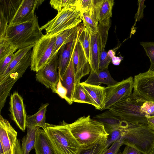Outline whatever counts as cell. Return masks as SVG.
Instances as JSON below:
<instances>
[{
    "label": "cell",
    "mask_w": 154,
    "mask_h": 154,
    "mask_svg": "<svg viewBox=\"0 0 154 154\" xmlns=\"http://www.w3.org/2000/svg\"><path fill=\"white\" fill-rule=\"evenodd\" d=\"M69 129L81 148L106 142L108 134L104 125L90 115L81 116L69 124Z\"/></svg>",
    "instance_id": "6da1fadb"
},
{
    "label": "cell",
    "mask_w": 154,
    "mask_h": 154,
    "mask_svg": "<svg viewBox=\"0 0 154 154\" xmlns=\"http://www.w3.org/2000/svg\"><path fill=\"white\" fill-rule=\"evenodd\" d=\"M35 14L31 20L21 23L8 25L5 37L10 43L20 49L34 45L44 35Z\"/></svg>",
    "instance_id": "7a4b0ae2"
},
{
    "label": "cell",
    "mask_w": 154,
    "mask_h": 154,
    "mask_svg": "<svg viewBox=\"0 0 154 154\" xmlns=\"http://www.w3.org/2000/svg\"><path fill=\"white\" fill-rule=\"evenodd\" d=\"M43 129L57 154H76L81 148L64 121L59 125L46 123Z\"/></svg>",
    "instance_id": "3957f363"
},
{
    "label": "cell",
    "mask_w": 154,
    "mask_h": 154,
    "mask_svg": "<svg viewBox=\"0 0 154 154\" xmlns=\"http://www.w3.org/2000/svg\"><path fill=\"white\" fill-rule=\"evenodd\" d=\"M123 145L134 147L149 154L154 144V130L147 123L129 124L121 137Z\"/></svg>",
    "instance_id": "277c9868"
},
{
    "label": "cell",
    "mask_w": 154,
    "mask_h": 154,
    "mask_svg": "<svg viewBox=\"0 0 154 154\" xmlns=\"http://www.w3.org/2000/svg\"><path fill=\"white\" fill-rule=\"evenodd\" d=\"M144 102L132 93L130 96L108 109L122 120L129 124H147L145 114L140 110V107Z\"/></svg>",
    "instance_id": "5b68a950"
},
{
    "label": "cell",
    "mask_w": 154,
    "mask_h": 154,
    "mask_svg": "<svg viewBox=\"0 0 154 154\" xmlns=\"http://www.w3.org/2000/svg\"><path fill=\"white\" fill-rule=\"evenodd\" d=\"M81 12L76 7L66 9L58 12L52 20L40 27L46 31L48 37H56L62 32L74 27L82 21Z\"/></svg>",
    "instance_id": "8992f818"
},
{
    "label": "cell",
    "mask_w": 154,
    "mask_h": 154,
    "mask_svg": "<svg viewBox=\"0 0 154 154\" xmlns=\"http://www.w3.org/2000/svg\"><path fill=\"white\" fill-rule=\"evenodd\" d=\"M56 37H48L45 35L34 45L32 50L30 69L38 72L51 57L55 45Z\"/></svg>",
    "instance_id": "52a82bcc"
},
{
    "label": "cell",
    "mask_w": 154,
    "mask_h": 154,
    "mask_svg": "<svg viewBox=\"0 0 154 154\" xmlns=\"http://www.w3.org/2000/svg\"><path fill=\"white\" fill-rule=\"evenodd\" d=\"M134 80L132 76L105 87L106 97L102 110L111 106L129 97L132 94Z\"/></svg>",
    "instance_id": "ba28073f"
},
{
    "label": "cell",
    "mask_w": 154,
    "mask_h": 154,
    "mask_svg": "<svg viewBox=\"0 0 154 154\" xmlns=\"http://www.w3.org/2000/svg\"><path fill=\"white\" fill-rule=\"evenodd\" d=\"M133 94L144 102L154 103V71L148 70L135 75Z\"/></svg>",
    "instance_id": "9c48e42d"
},
{
    "label": "cell",
    "mask_w": 154,
    "mask_h": 154,
    "mask_svg": "<svg viewBox=\"0 0 154 154\" xmlns=\"http://www.w3.org/2000/svg\"><path fill=\"white\" fill-rule=\"evenodd\" d=\"M59 51L49 59L47 64L36 72V79L47 88L56 93V87L60 79L58 71Z\"/></svg>",
    "instance_id": "30bf717a"
},
{
    "label": "cell",
    "mask_w": 154,
    "mask_h": 154,
    "mask_svg": "<svg viewBox=\"0 0 154 154\" xmlns=\"http://www.w3.org/2000/svg\"><path fill=\"white\" fill-rule=\"evenodd\" d=\"M72 59L75 79L78 84L80 82L82 77L88 74L91 71L90 64L78 38L73 52Z\"/></svg>",
    "instance_id": "8fae6325"
},
{
    "label": "cell",
    "mask_w": 154,
    "mask_h": 154,
    "mask_svg": "<svg viewBox=\"0 0 154 154\" xmlns=\"http://www.w3.org/2000/svg\"><path fill=\"white\" fill-rule=\"evenodd\" d=\"M9 110L11 119L20 130L25 131L26 113L23 98L17 92H14L11 96Z\"/></svg>",
    "instance_id": "7c38bea8"
},
{
    "label": "cell",
    "mask_w": 154,
    "mask_h": 154,
    "mask_svg": "<svg viewBox=\"0 0 154 154\" xmlns=\"http://www.w3.org/2000/svg\"><path fill=\"white\" fill-rule=\"evenodd\" d=\"M17 132L9 122L0 116V142L5 154H14Z\"/></svg>",
    "instance_id": "4fadbf2b"
},
{
    "label": "cell",
    "mask_w": 154,
    "mask_h": 154,
    "mask_svg": "<svg viewBox=\"0 0 154 154\" xmlns=\"http://www.w3.org/2000/svg\"><path fill=\"white\" fill-rule=\"evenodd\" d=\"M34 45L19 49L14 53V58L3 74L0 76V80L5 77L14 69L26 70L31 65L32 49Z\"/></svg>",
    "instance_id": "5bb4252c"
},
{
    "label": "cell",
    "mask_w": 154,
    "mask_h": 154,
    "mask_svg": "<svg viewBox=\"0 0 154 154\" xmlns=\"http://www.w3.org/2000/svg\"><path fill=\"white\" fill-rule=\"evenodd\" d=\"M44 1L43 0H23L9 25L18 24L32 20L35 11Z\"/></svg>",
    "instance_id": "9a60e30c"
},
{
    "label": "cell",
    "mask_w": 154,
    "mask_h": 154,
    "mask_svg": "<svg viewBox=\"0 0 154 154\" xmlns=\"http://www.w3.org/2000/svg\"><path fill=\"white\" fill-rule=\"evenodd\" d=\"M93 102L96 109L102 110L106 97L105 87L99 85L88 84L85 82L80 83Z\"/></svg>",
    "instance_id": "2e32d148"
},
{
    "label": "cell",
    "mask_w": 154,
    "mask_h": 154,
    "mask_svg": "<svg viewBox=\"0 0 154 154\" xmlns=\"http://www.w3.org/2000/svg\"><path fill=\"white\" fill-rule=\"evenodd\" d=\"M76 41H72L63 45L59 51L58 72L60 79L72 57Z\"/></svg>",
    "instance_id": "e0dca14e"
},
{
    "label": "cell",
    "mask_w": 154,
    "mask_h": 154,
    "mask_svg": "<svg viewBox=\"0 0 154 154\" xmlns=\"http://www.w3.org/2000/svg\"><path fill=\"white\" fill-rule=\"evenodd\" d=\"M61 79L62 85L68 91L67 97L69 104L71 105L73 98L77 85L73 69L72 56L66 69Z\"/></svg>",
    "instance_id": "ac0fdd59"
},
{
    "label": "cell",
    "mask_w": 154,
    "mask_h": 154,
    "mask_svg": "<svg viewBox=\"0 0 154 154\" xmlns=\"http://www.w3.org/2000/svg\"><path fill=\"white\" fill-rule=\"evenodd\" d=\"M38 128L34 149L36 154H57L45 131Z\"/></svg>",
    "instance_id": "d6986e66"
},
{
    "label": "cell",
    "mask_w": 154,
    "mask_h": 154,
    "mask_svg": "<svg viewBox=\"0 0 154 154\" xmlns=\"http://www.w3.org/2000/svg\"><path fill=\"white\" fill-rule=\"evenodd\" d=\"M94 12L99 23L112 17L113 0H94Z\"/></svg>",
    "instance_id": "ffe728a7"
},
{
    "label": "cell",
    "mask_w": 154,
    "mask_h": 154,
    "mask_svg": "<svg viewBox=\"0 0 154 154\" xmlns=\"http://www.w3.org/2000/svg\"><path fill=\"white\" fill-rule=\"evenodd\" d=\"M80 23L74 27L62 32L56 36L55 45L51 57L59 51L63 45L77 40L80 27Z\"/></svg>",
    "instance_id": "44dd1931"
},
{
    "label": "cell",
    "mask_w": 154,
    "mask_h": 154,
    "mask_svg": "<svg viewBox=\"0 0 154 154\" xmlns=\"http://www.w3.org/2000/svg\"><path fill=\"white\" fill-rule=\"evenodd\" d=\"M90 45L91 71L97 73L99 71V65L100 53V43L98 32L90 35Z\"/></svg>",
    "instance_id": "7402d4cb"
},
{
    "label": "cell",
    "mask_w": 154,
    "mask_h": 154,
    "mask_svg": "<svg viewBox=\"0 0 154 154\" xmlns=\"http://www.w3.org/2000/svg\"><path fill=\"white\" fill-rule=\"evenodd\" d=\"M49 104L48 103L42 105L38 111L34 114L27 115L26 120V127L31 128L39 127L43 129L45 126L46 113Z\"/></svg>",
    "instance_id": "603a6c76"
},
{
    "label": "cell",
    "mask_w": 154,
    "mask_h": 154,
    "mask_svg": "<svg viewBox=\"0 0 154 154\" xmlns=\"http://www.w3.org/2000/svg\"><path fill=\"white\" fill-rule=\"evenodd\" d=\"M117 82L111 77L108 68L99 70L97 73L91 71L89 75L85 82L87 84L91 85L103 84L107 86L114 84Z\"/></svg>",
    "instance_id": "cb8c5ba5"
},
{
    "label": "cell",
    "mask_w": 154,
    "mask_h": 154,
    "mask_svg": "<svg viewBox=\"0 0 154 154\" xmlns=\"http://www.w3.org/2000/svg\"><path fill=\"white\" fill-rule=\"evenodd\" d=\"M94 119L104 125L107 132L119 125L122 122L120 118L113 114L109 110L95 115Z\"/></svg>",
    "instance_id": "d4e9b609"
},
{
    "label": "cell",
    "mask_w": 154,
    "mask_h": 154,
    "mask_svg": "<svg viewBox=\"0 0 154 154\" xmlns=\"http://www.w3.org/2000/svg\"><path fill=\"white\" fill-rule=\"evenodd\" d=\"M23 0H0V11L3 13L8 24L11 22Z\"/></svg>",
    "instance_id": "484cf974"
},
{
    "label": "cell",
    "mask_w": 154,
    "mask_h": 154,
    "mask_svg": "<svg viewBox=\"0 0 154 154\" xmlns=\"http://www.w3.org/2000/svg\"><path fill=\"white\" fill-rule=\"evenodd\" d=\"M81 17L85 27L90 35L98 32L99 22L96 19L94 10L81 12Z\"/></svg>",
    "instance_id": "4316f807"
},
{
    "label": "cell",
    "mask_w": 154,
    "mask_h": 154,
    "mask_svg": "<svg viewBox=\"0 0 154 154\" xmlns=\"http://www.w3.org/2000/svg\"><path fill=\"white\" fill-rule=\"evenodd\" d=\"M38 127L27 128V134L22 140L21 147L23 154H29L31 150L34 149L36 133Z\"/></svg>",
    "instance_id": "83f0119b"
},
{
    "label": "cell",
    "mask_w": 154,
    "mask_h": 154,
    "mask_svg": "<svg viewBox=\"0 0 154 154\" xmlns=\"http://www.w3.org/2000/svg\"><path fill=\"white\" fill-rule=\"evenodd\" d=\"M80 27L78 38L81 43L88 62H91L90 35L83 24H80Z\"/></svg>",
    "instance_id": "f1b7e54d"
},
{
    "label": "cell",
    "mask_w": 154,
    "mask_h": 154,
    "mask_svg": "<svg viewBox=\"0 0 154 154\" xmlns=\"http://www.w3.org/2000/svg\"><path fill=\"white\" fill-rule=\"evenodd\" d=\"M129 124L127 122L122 120L121 124L107 132L109 134L106 143L107 148L122 136Z\"/></svg>",
    "instance_id": "f546056e"
},
{
    "label": "cell",
    "mask_w": 154,
    "mask_h": 154,
    "mask_svg": "<svg viewBox=\"0 0 154 154\" xmlns=\"http://www.w3.org/2000/svg\"><path fill=\"white\" fill-rule=\"evenodd\" d=\"M110 26V18L106 19L98 24V32L100 46V53L105 50L109 29Z\"/></svg>",
    "instance_id": "4dcf8cb0"
},
{
    "label": "cell",
    "mask_w": 154,
    "mask_h": 154,
    "mask_svg": "<svg viewBox=\"0 0 154 154\" xmlns=\"http://www.w3.org/2000/svg\"><path fill=\"white\" fill-rule=\"evenodd\" d=\"M80 83L77 84L73 98V102L87 103L94 106L93 102Z\"/></svg>",
    "instance_id": "1f68e13d"
},
{
    "label": "cell",
    "mask_w": 154,
    "mask_h": 154,
    "mask_svg": "<svg viewBox=\"0 0 154 154\" xmlns=\"http://www.w3.org/2000/svg\"><path fill=\"white\" fill-rule=\"evenodd\" d=\"M106 143L99 142L89 146L81 148L76 154H103L108 149Z\"/></svg>",
    "instance_id": "d6a6232c"
},
{
    "label": "cell",
    "mask_w": 154,
    "mask_h": 154,
    "mask_svg": "<svg viewBox=\"0 0 154 154\" xmlns=\"http://www.w3.org/2000/svg\"><path fill=\"white\" fill-rule=\"evenodd\" d=\"M77 0H51V6L59 12L63 10L73 7L76 8Z\"/></svg>",
    "instance_id": "836d02e7"
},
{
    "label": "cell",
    "mask_w": 154,
    "mask_h": 154,
    "mask_svg": "<svg viewBox=\"0 0 154 154\" xmlns=\"http://www.w3.org/2000/svg\"><path fill=\"white\" fill-rule=\"evenodd\" d=\"M17 49L4 38L0 39V60L9 55L14 53Z\"/></svg>",
    "instance_id": "e575fe53"
},
{
    "label": "cell",
    "mask_w": 154,
    "mask_h": 154,
    "mask_svg": "<svg viewBox=\"0 0 154 154\" xmlns=\"http://www.w3.org/2000/svg\"><path fill=\"white\" fill-rule=\"evenodd\" d=\"M140 44L150 60V65L148 70L154 71V42H142Z\"/></svg>",
    "instance_id": "d590c367"
},
{
    "label": "cell",
    "mask_w": 154,
    "mask_h": 154,
    "mask_svg": "<svg viewBox=\"0 0 154 154\" xmlns=\"http://www.w3.org/2000/svg\"><path fill=\"white\" fill-rule=\"evenodd\" d=\"M112 60L107 52L105 50L100 54L99 68V70H102L108 68V66Z\"/></svg>",
    "instance_id": "8d00e7d4"
},
{
    "label": "cell",
    "mask_w": 154,
    "mask_h": 154,
    "mask_svg": "<svg viewBox=\"0 0 154 154\" xmlns=\"http://www.w3.org/2000/svg\"><path fill=\"white\" fill-rule=\"evenodd\" d=\"M94 0H77L76 8L81 12L94 10Z\"/></svg>",
    "instance_id": "74e56055"
},
{
    "label": "cell",
    "mask_w": 154,
    "mask_h": 154,
    "mask_svg": "<svg viewBox=\"0 0 154 154\" xmlns=\"http://www.w3.org/2000/svg\"><path fill=\"white\" fill-rule=\"evenodd\" d=\"M122 145L123 144L121 137L107 149L103 154H121L120 148Z\"/></svg>",
    "instance_id": "f35d334b"
},
{
    "label": "cell",
    "mask_w": 154,
    "mask_h": 154,
    "mask_svg": "<svg viewBox=\"0 0 154 154\" xmlns=\"http://www.w3.org/2000/svg\"><path fill=\"white\" fill-rule=\"evenodd\" d=\"M140 110L146 116H154V103L145 102L141 106Z\"/></svg>",
    "instance_id": "ab89813d"
},
{
    "label": "cell",
    "mask_w": 154,
    "mask_h": 154,
    "mask_svg": "<svg viewBox=\"0 0 154 154\" xmlns=\"http://www.w3.org/2000/svg\"><path fill=\"white\" fill-rule=\"evenodd\" d=\"M8 23L3 13L0 11V39L5 38Z\"/></svg>",
    "instance_id": "60d3db41"
},
{
    "label": "cell",
    "mask_w": 154,
    "mask_h": 154,
    "mask_svg": "<svg viewBox=\"0 0 154 154\" xmlns=\"http://www.w3.org/2000/svg\"><path fill=\"white\" fill-rule=\"evenodd\" d=\"M68 91L67 89L62 84L61 79H60L56 87V93L62 98L65 99L69 104V101L67 97Z\"/></svg>",
    "instance_id": "b9f144b4"
},
{
    "label": "cell",
    "mask_w": 154,
    "mask_h": 154,
    "mask_svg": "<svg viewBox=\"0 0 154 154\" xmlns=\"http://www.w3.org/2000/svg\"><path fill=\"white\" fill-rule=\"evenodd\" d=\"M14 56L12 54L0 60V76L2 75L11 61Z\"/></svg>",
    "instance_id": "7bdbcfd3"
},
{
    "label": "cell",
    "mask_w": 154,
    "mask_h": 154,
    "mask_svg": "<svg viewBox=\"0 0 154 154\" xmlns=\"http://www.w3.org/2000/svg\"><path fill=\"white\" fill-rule=\"evenodd\" d=\"M144 0H139L138 1V8L136 13L134 16L135 22L139 21L143 17L144 9L146 7L144 4Z\"/></svg>",
    "instance_id": "ee69618b"
},
{
    "label": "cell",
    "mask_w": 154,
    "mask_h": 154,
    "mask_svg": "<svg viewBox=\"0 0 154 154\" xmlns=\"http://www.w3.org/2000/svg\"><path fill=\"white\" fill-rule=\"evenodd\" d=\"M121 154H143L134 147L126 145Z\"/></svg>",
    "instance_id": "f6af8a7d"
},
{
    "label": "cell",
    "mask_w": 154,
    "mask_h": 154,
    "mask_svg": "<svg viewBox=\"0 0 154 154\" xmlns=\"http://www.w3.org/2000/svg\"><path fill=\"white\" fill-rule=\"evenodd\" d=\"M14 154H23L20 140L18 139L14 148Z\"/></svg>",
    "instance_id": "bcb514c9"
},
{
    "label": "cell",
    "mask_w": 154,
    "mask_h": 154,
    "mask_svg": "<svg viewBox=\"0 0 154 154\" xmlns=\"http://www.w3.org/2000/svg\"><path fill=\"white\" fill-rule=\"evenodd\" d=\"M147 124L154 130V116H146Z\"/></svg>",
    "instance_id": "7dc6e473"
},
{
    "label": "cell",
    "mask_w": 154,
    "mask_h": 154,
    "mask_svg": "<svg viewBox=\"0 0 154 154\" xmlns=\"http://www.w3.org/2000/svg\"><path fill=\"white\" fill-rule=\"evenodd\" d=\"M123 59V57H116L115 56L112 58V63L115 65H118L119 64L121 61Z\"/></svg>",
    "instance_id": "c3c4849f"
},
{
    "label": "cell",
    "mask_w": 154,
    "mask_h": 154,
    "mask_svg": "<svg viewBox=\"0 0 154 154\" xmlns=\"http://www.w3.org/2000/svg\"><path fill=\"white\" fill-rule=\"evenodd\" d=\"M109 56L112 58L115 56V52L114 51L112 50H110L107 52Z\"/></svg>",
    "instance_id": "681fc988"
},
{
    "label": "cell",
    "mask_w": 154,
    "mask_h": 154,
    "mask_svg": "<svg viewBox=\"0 0 154 154\" xmlns=\"http://www.w3.org/2000/svg\"><path fill=\"white\" fill-rule=\"evenodd\" d=\"M149 154H154V144L152 146L150 152Z\"/></svg>",
    "instance_id": "f907efd6"
}]
</instances>
